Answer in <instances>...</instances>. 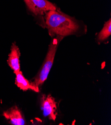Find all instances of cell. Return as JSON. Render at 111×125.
I'll use <instances>...</instances> for the list:
<instances>
[{"instance_id": "5", "label": "cell", "mask_w": 111, "mask_h": 125, "mask_svg": "<svg viewBox=\"0 0 111 125\" xmlns=\"http://www.w3.org/2000/svg\"><path fill=\"white\" fill-rule=\"evenodd\" d=\"M3 115L11 125H23L26 124L25 119L20 110L17 106H14L4 111Z\"/></svg>"}, {"instance_id": "7", "label": "cell", "mask_w": 111, "mask_h": 125, "mask_svg": "<svg viewBox=\"0 0 111 125\" xmlns=\"http://www.w3.org/2000/svg\"><path fill=\"white\" fill-rule=\"evenodd\" d=\"M16 77L15 79V83L20 89L23 91L31 90L35 92H39V88H36V87L32 84L31 82H30L28 79L24 77L21 71L16 74Z\"/></svg>"}, {"instance_id": "3", "label": "cell", "mask_w": 111, "mask_h": 125, "mask_svg": "<svg viewBox=\"0 0 111 125\" xmlns=\"http://www.w3.org/2000/svg\"><path fill=\"white\" fill-rule=\"evenodd\" d=\"M29 10L35 16H43L50 10H57L56 7L47 0H24Z\"/></svg>"}, {"instance_id": "2", "label": "cell", "mask_w": 111, "mask_h": 125, "mask_svg": "<svg viewBox=\"0 0 111 125\" xmlns=\"http://www.w3.org/2000/svg\"><path fill=\"white\" fill-rule=\"evenodd\" d=\"M49 45L48 52L43 61L42 66L38 74L34 78V81L31 82L32 84L39 88L46 81L50 70L53 65L55 56L59 44L63 39V36H55Z\"/></svg>"}, {"instance_id": "6", "label": "cell", "mask_w": 111, "mask_h": 125, "mask_svg": "<svg viewBox=\"0 0 111 125\" xmlns=\"http://www.w3.org/2000/svg\"><path fill=\"white\" fill-rule=\"evenodd\" d=\"M20 52L19 47L15 43H13L10 48V52L8 56L7 62L9 66L13 70L15 74L20 71Z\"/></svg>"}, {"instance_id": "1", "label": "cell", "mask_w": 111, "mask_h": 125, "mask_svg": "<svg viewBox=\"0 0 111 125\" xmlns=\"http://www.w3.org/2000/svg\"><path fill=\"white\" fill-rule=\"evenodd\" d=\"M45 20V27L51 37L75 34L80 30V25L74 19L57 9L47 12Z\"/></svg>"}, {"instance_id": "8", "label": "cell", "mask_w": 111, "mask_h": 125, "mask_svg": "<svg viewBox=\"0 0 111 125\" xmlns=\"http://www.w3.org/2000/svg\"><path fill=\"white\" fill-rule=\"evenodd\" d=\"M111 34V18L104 24V27L99 33L97 40L99 42H102L107 40Z\"/></svg>"}, {"instance_id": "4", "label": "cell", "mask_w": 111, "mask_h": 125, "mask_svg": "<svg viewBox=\"0 0 111 125\" xmlns=\"http://www.w3.org/2000/svg\"><path fill=\"white\" fill-rule=\"evenodd\" d=\"M40 103L43 115L50 120L55 121L58 114V105L55 99L50 94L43 95Z\"/></svg>"}]
</instances>
